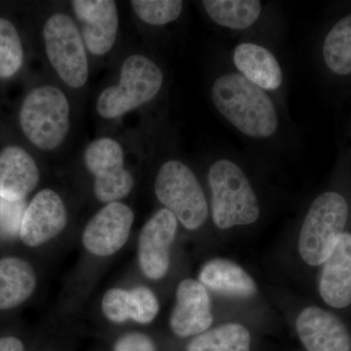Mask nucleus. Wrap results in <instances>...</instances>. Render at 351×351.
<instances>
[{
    "instance_id": "29",
    "label": "nucleus",
    "mask_w": 351,
    "mask_h": 351,
    "mask_svg": "<svg viewBox=\"0 0 351 351\" xmlns=\"http://www.w3.org/2000/svg\"><path fill=\"white\" fill-rule=\"evenodd\" d=\"M350 154H351V151H350Z\"/></svg>"
},
{
    "instance_id": "19",
    "label": "nucleus",
    "mask_w": 351,
    "mask_h": 351,
    "mask_svg": "<svg viewBox=\"0 0 351 351\" xmlns=\"http://www.w3.org/2000/svg\"><path fill=\"white\" fill-rule=\"evenodd\" d=\"M73 11L87 49L96 55L112 50L119 29L117 3L112 0H73Z\"/></svg>"
},
{
    "instance_id": "3",
    "label": "nucleus",
    "mask_w": 351,
    "mask_h": 351,
    "mask_svg": "<svg viewBox=\"0 0 351 351\" xmlns=\"http://www.w3.org/2000/svg\"><path fill=\"white\" fill-rule=\"evenodd\" d=\"M210 99L219 117L250 144L284 152L297 144L287 107L232 68L218 69Z\"/></svg>"
},
{
    "instance_id": "24",
    "label": "nucleus",
    "mask_w": 351,
    "mask_h": 351,
    "mask_svg": "<svg viewBox=\"0 0 351 351\" xmlns=\"http://www.w3.org/2000/svg\"><path fill=\"white\" fill-rule=\"evenodd\" d=\"M24 60L22 41L15 25L0 18V78L12 77Z\"/></svg>"
},
{
    "instance_id": "1",
    "label": "nucleus",
    "mask_w": 351,
    "mask_h": 351,
    "mask_svg": "<svg viewBox=\"0 0 351 351\" xmlns=\"http://www.w3.org/2000/svg\"><path fill=\"white\" fill-rule=\"evenodd\" d=\"M351 226V154L341 147L326 184L300 210L277 247L276 263L288 282L313 288L316 274Z\"/></svg>"
},
{
    "instance_id": "25",
    "label": "nucleus",
    "mask_w": 351,
    "mask_h": 351,
    "mask_svg": "<svg viewBox=\"0 0 351 351\" xmlns=\"http://www.w3.org/2000/svg\"><path fill=\"white\" fill-rule=\"evenodd\" d=\"M131 5L140 20L154 27L174 23L184 10L181 0H133Z\"/></svg>"
},
{
    "instance_id": "22",
    "label": "nucleus",
    "mask_w": 351,
    "mask_h": 351,
    "mask_svg": "<svg viewBox=\"0 0 351 351\" xmlns=\"http://www.w3.org/2000/svg\"><path fill=\"white\" fill-rule=\"evenodd\" d=\"M36 274L27 261L0 258V311L14 308L27 301L36 287Z\"/></svg>"
},
{
    "instance_id": "2",
    "label": "nucleus",
    "mask_w": 351,
    "mask_h": 351,
    "mask_svg": "<svg viewBox=\"0 0 351 351\" xmlns=\"http://www.w3.org/2000/svg\"><path fill=\"white\" fill-rule=\"evenodd\" d=\"M263 168L230 152H218L208 162L204 186L219 243L251 232L269 216L276 195Z\"/></svg>"
},
{
    "instance_id": "18",
    "label": "nucleus",
    "mask_w": 351,
    "mask_h": 351,
    "mask_svg": "<svg viewBox=\"0 0 351 351\" xmlns=\"http://www.w3.org/2000/svg\"><path fill=\"white\" fill-rule=\"evenodd\" d=\"M68 223V212L56 191L43 189L25 208L19 230L21 241L29 247L47 243L62 233Z\"/></svg>"
},
{
    "instance_id": "12",
    "label": "nucleus",
    "mask_w": 351,
    "mask_h": 351,
    "mask_svg": "<svg viewBox=\"0 0 351 351\" xmlns=\"http://www.w3.org/2000/svg\"><path fill=\"white\" fill-rule=\"evenodd\" d=\"M276 46L258 39H240L230 53V64L252 84L286 105V78Z\"/></svg>"
},
{
    "instance_id": "21",
    "label": "nucleus",
    "mask_w": 351,
    "mask_h": 351,
    "mask_svg": "<svg viewBox=\"0 0 351 351\" xmlns=\"http://www.w3.org/2000/svg\"><path fill=\"white\" fill-rule=\"evenodd\" d=\"M38 182V167L29 152L17 145L0 152V197L24 201Z\"/></svg>"
},
{
    "instance_id": "28",
    "label": "nucleus",
    "mask_w": 351,
    "mask_h": 351,
    "mask_svg": "<svg viewBox=\"0 0 351 351\" xmlns=\"http://www.w3.org/2000/svg\"><path fill=\"white\" fill-rule=\"evenodd\" d=\"M0 351H25V348L19 339L4 337L0 339Z\"/></svg>"
},
{
    "instance_id": "6",
    "label": "nucleus",
    "mask_w": 351,
    "mask_h": 351,
    "mask_svg": "<svg viewBox=\"0 0 351 351\" xmlns=\"http://www.w3.org/2000/svg\"><path fill=\"white\" fill-rule=\"evenodd\" d=\"M154 193L186 232H208L218 240L212 226L206 189L188 164L177 158L164 161L157 170Z\"/></svg>"
},
{
    "instance_id": "13",
    "label": "nucleus",
    "mask_w": 351,
    "mask_h": 351,
    "mask_svg": "<svg viewBox=\"0 0 351 351\" xmlns=\"http://www.w3.org/2000/svg\"><path fill=\"white\" fill-rule=\"evenodd\" d=\"M84 162L95 177L94 193L101 202H117L131 193L134 178L124 167L123 149L117 141H94L84 152Z\"/></svg>"
},
{
    "instance_id": "16",
    "label": "nucleus",
    "mask_w": 351,
    "mask_h": 351,
    "mask_svg": "<svg viewBox=\"0 0 351 351\" xmlns=\"http://www.w3.org/2000/svg\"><path fill=\"white\" fill-rule=\"evenodd\" d=\"M213 301L206 288L195 278H184L176 288L170 313L171 331L179 338H195L216 322Z\"/></svg>"
},
{
    "instance_id": "27",
    "label": "nucleus",
    "mask_w": 351,
    "mask_h": 351,
    "mask_svg": "<svg viewBox=\"0 0 351 351\" xmlns=\"http://www.w3.org/2000/svg\"><path fill=\"white\" fill-rule=\"evenodd\" d=\"M114 351H156V346L147 335L129 332L117 341Z\"/></svg>"
},
{
    "instance_id": "4",
    "label": "nucleus",
    "mask_w": 351,
    "mask_h": 351,
    "mask_svg": "<svg viewBox=\"0 0 351 351\" xmlns=\"http://www.w3.org/2000/svg\"><path fill=\"white\" fill-rule=\"evenodd\" d=\"M196 279L211 295L218 323L250 324L281 319L255 277L232 258H210L201 265Z\"/></svg>"
},
{
    "instance_id": "8",
    "label": "nucleus",
    "mask_w": 351,
    "mask_h": 351,
    "mask_svg": "<svg viewBox=\"0 0 351 351\" xmlns=\"http://www.w3.org/2000/svg\"><path fill=\"white\" fill-rule=\"evenodd\" d=\"M163 85L160 66L144 55H133L122 64L119 84L99 97L97 112L104 119L119 117L154 100Z\"/></svg>"
},
{
    "instance_id": "11",
    "label": "nucleus",
    "mask_w": 351,
    "mask_h": 351,
    "mask_svg": "<svg viewBox=\"0 0 351 351\" xmlns=\"http://www.w3.org/2000/svg\"><path fill=\"white\" fill-rule=\"evenodd\" d=\"M318 71L332 89L351 88V7L339 11L325 23L314 48Z\"/></svg>"
},
{
    "instance_id": "14",
    "label": "nucleus",
    "mask_w": 351,
    "mask_h": 351,
    "mask_svg": "<svg viewBox=\"0 0 351 351\" xmlns=\"http://www.w3.org/2000/svg\"><path fill=\"white\" fill-rule=\"evenodd\" d=\"M179 228L174 214L163 207L143 226L138 239V262L149 280L161 281L169 274Z\"/></svg>"
},
{
    "instance_id": "26",
    "label": "nucleus",
    "mask_w": 351,
    "mask_h": 351,
    "mask_svg": "<svg viewBox=\"0 0 351 351\" xmlns=\"http://www.w3.org/2000/svg\"><path fill=\"white\" fill-rule=\"evenodd\" d=\"M24 207V201H10L0 197V230L9 234H19Z\"/></svg>"
},
{
    "instance_id": "10",
    "label": "nucleus",
    "mask_w": 351,
    "mask_h": 351,
    "mask_svg": "<svg viewBox=\"0 0 351 351\" xmlns=\"http://www.w3.org/2000/svg\"><path fill=\"white\" fill-rule=\"evenodd\" d=\"M43 38L46 54L61 80L75 89L84 86L89 66L84 41L73 19L64 13L51 16Z\"/></svg>"
},
{
    "instance_id": "23",
    "label": "nucleus",
    "mask_w": 351,
    "mask_h": 351,
    "mask_svg": "<svg viewBox=\"0 0 351 351\" xmlns=\"http://www.w3.org/2000/svg\"><path fill=\"white\" fill-rule=\"evenodd\" d=\"M253 335L249 325L223 321L191 339L186 351H251Z\"/></svg>"
},
{
    "instance_id": "9",
    "label": "nucleus",
    "mask_w": 351,
    "mask_h": 351,
    "mask_svg": "<svg viewBox=\"0 0 351 351\" xmlns=\"http://www.w3.org/2000/svg\"><path fill=\"white\" fill-rule=\"evenodd\" d=\"M27 138L39 149L52 151L64 142L69 129V104L59 88L41 86L27 95L20 110Z\"/></svg>"
},
{
    "instance_id": "5",
    "label": "nucleus",
    "mask_w": 351,
    "mask_h": 351,
    "mask_svg": "<svg viewBox=\"0 0 351 351\" xmlns=\"http://www.w3.org/2000/svg\"><path fill=\"white\" fill-rule=\"evenodd\" d=\"M276 286L269 288L267 295L279 316L290 321L304 350L351 351V332L341 314Z\"/></svg>"
},
{
    "instance_id": "15",
    "label": "nucleus",
    "mask_w": 351,
    "mask_h": 351,
    "mask_svg": "<svg viewBox=\"0 0 351 351\" xmlns=\"http://www.w3.org/2000/svg\"><path fill=\"white\" fill-rule=\"evenodd\" d=\"M313 293L315 302L341 316L351 311V226L318 269Z\"/></svg>"
},
{
    "instance_id": "17",
    "label": "nucleus",
    "mask_w": 351,
    "mask_h": 351,
    "mask_svg": "<svg viewBox=\"0 0 351 351\" xmlns=\"http://www.w3.org/2000/svg\"><path fill=\"white\" fill-rule=\"evenodd\" d=\"M134 213L124 203H108L88 221L82 244L97 257H110L123 248L130 237Z\"/></svg>"
},
{
    "instance_id": "7",
    "label": "nucleus",
    "mask_w": 351,
    "mask_h": 351,
    "mask_svg": "<svg viewBox=\"0 0 351 351\" xmlns=\"http://www.w3.org/2000/svg\"><path fill=\"white\" fill-rule=\"evenodd\" d=\"M208 20L221 31L240 39H258L276 46L284 36L278 7L260 0H203Z\"/></svg>"
},
{
    "instance_id": "20",
    "label": "nucleus",
    "mask_w": 351,
    "mask_h": 351,
    "mask_svg": "<svg viewBox=\"0 0 351 351\" xmlns=\"http://www.w3.org/2000/svg\"><path fill=\"white\" fill-rule=\"evenodd\" d=\"M101 311L108 320L123 323L128 320L149 324L160 311V302L151 288L138 286L126 290L112 288L101 300Z\"/></svg>"
}]
</instances>
